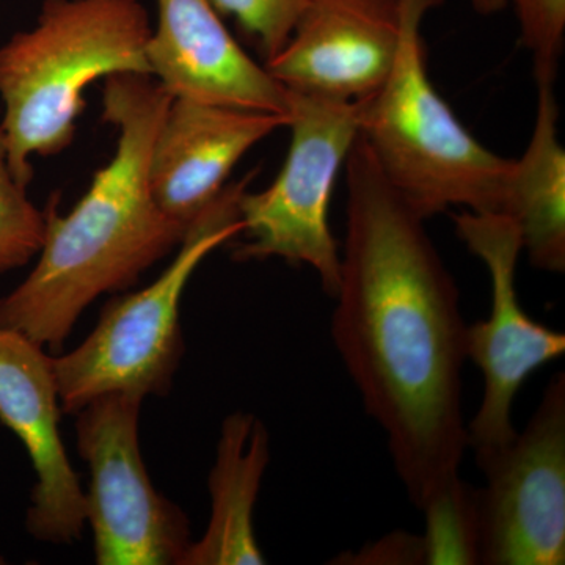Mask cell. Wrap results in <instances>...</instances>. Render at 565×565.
I'll list each match as a JSON object with an SVG mask.
<instances>
[{
	"label": "cell",
	"mask_w": 565,
	"mask_h": 565,
	"mask_svg": "<svg viewBox=\"0 0 565 565\" xmlns=\"http://www.w3.org/2000/svg\"><path fill=\"white\" fill-rule=\"evenodd\" d=\"M470 3L482 17L500 13L509 6L508 0H470Z\"/></svg>",
	"instance_id": "obj_21"
},
{
	"label": "cell",
	"mask_w": 565,
	"mask_h": 565,
	"mask_svg": "<svg viewBox=\"0 0 565 565\" xmlns=\"http://www.w3.org/2000/svg\"><path fill=\"white\" fill-rule=\"evenodd\" d=\"M221 17L232 18L255 41L264 63L291 39L297 22L316 0H210Z\"/></svg>",
	"instance_id": "obj_18"
},
{
	"label": "cell",
	"mask_w": 565,
	"mask_h": 565,
	"mask_svg": "<svg viewBox=\"0 0 565 565\" xmlns=\"http://www.w3.org/2000/svg\"><path fill=\"white\" fill-rule=\"evenodd\" d=\"M156 2L147 58L173 98L288 117V88L241 47L210 0Z\"/></svg>",
	"instance_id": "obj_12"
},
{
	"label": "cell",
	"mask_w": 565,
	"mask_h": 565,
	"mask_svg": "<svg viewBox=\"0 0 565 565\" xmlns=\"http://www.w3.org/2000/svg\"><path fill=\"white\" fill-rule=\"evenodd\" d=\"M348 206L332 338L419 512L460 478L467 329L457 282L423 218L362 136L345 159Z\"/></svg>",
	"instance_id": "obj_1"
},
{
	"label": "cell",
	"mask_w": 565,
	"mask_h": 565,
	"mask_svg": "<svg viewBox=\"0 0 565 565\" xmlns=\"http://www.w3.org/2000/svg\"><path fill=\"white\" fill-rule=\"evenodd\" d=\"M173 96L150 74L104 79L103 120L117 129V148L66 215L54 193L39 262L0 299V327L61 351L88 305L134 285L181 244L185 228L152 196V141Z\"/></svg>",
	"instance_id": "obj_2"
},
{
	"label": "cell",
	"mask_w": 565,
	"mask_h": 565,
	"mask_svg": "<svg viewBox=\"0 0 565 565\" xmlns=\"http://www.w3.org/2000/svg\"><path fill=\"white\" fill-rule=\"evenodd\" d=\"M269 459V434L255 415L236 412L223 422L210 475V525L191 542L181 565L266 564L255 505Z\"/></svg>",
	"instance_id": "obj_14"
},
{
	"label": "cell",
	"mask_w": 565,
	"mask_h": 565,
	"mask_svg": "<svg viewBox=\"0 0 565 565\" xmlns=\"http://www.w3.org/2000/svg\"><path fill=\"white\" fill-rule=\"evenodd\" d=\"M61 414L51 356L0 327V422L20 438L36 475L28 530L58 545L79 539L85 526V492L62 441Z\"/></svg>",
	"instance_id": "obj_10"
},
{
	"label": "cell",
	"mask_w": 565,
	"mask_h": 565,
	"mask_svg": "<svg viewBox=\"0 0 565 565\" xmlns=\"http://www.w3.org/2000/svg\"><path fill=\"white\" fill-rule=\"evenodd\" d=\"M141 397L111 393L77 412V449L90 470L85 523L99 565H181L184 512L152 486L139 445Z\"/></svg>",
	"instance_id": "obj_7"
},
{
	"label": "cell",
	"mask_w": 565,
	"mask_h": 565,
	"mask_svg": "<svg viewBox=\"0 0 565 565\" xmlns=\"http://www.w3.org/2000/svg\"><path fill=\"white\" fill-rule=\"evenodd\" d=\"M452 222L460 241L484 264L492 288L489 318L467 329V359L484 382L481 404L467 422V444L481 456L514 440L516 393L534 371L564 355L565 334L534 321L520 303L515 277L523 239L514 218L463 211Z\"/></svg>",
	"instance_id": "obj_9"
},
{
	"label": "cell",
	"mask_w": 565,
	"mask_h": 565,
	"mask_svg": "<svg viewBox=\"0 0 565 565\" xmlns=\"http://www.w3.org/2000/svg\"><path fill=\"white\" fill-rule=\"evenodd\" d=\"M289 92L288 156L262 192H243L244 241L234 259L280 258L310 266L323 292L334 297L341 252L329 225L334 182L360 132V103Z\"/></svg>",
	"instance_id": "obj_6"
},
{
	"label": "cell",
	"mask_w": 565,
	"mask_h": 565,
	"mask_svg": "<svg viewBox=\"0 0 565 565\" xmlns=\"http://www.w3.org/2000/svg\"><path fill=\"white\" fill-rule=\"evenodd\" d=\"M422 512L427 519L423 537L426 564H478L473 487L459 478Z\"/></svg>",
	"instance_id": "obj_16"
},
{
	"label": "cell",
	"mask_w": 565,
	"mask_h": 565,
	"mask_svg": "<svg viewBox=\"0 0 565 565\" xmlns=\"http://www.w3.org/2000/svg\"><path fill=\"white\" fill-rule=\"evenodd\" d=\"M478 564L565 563V374L553 375L523 433L476 456Z\"/></svg>",
	"instance_id": "obj_8"
},
{
	"label": "cell",
	"mask_w": 565,
	"mask_h": 565,
	"mask_svg": "<svg viewBox=\"0 0 565 565\" xmlns=\"http://www.w3.org/2000/svg\"><path fill=\"white\" fill-rule=\"evenodd\" d=\"M0 563H2V561H0Z\"/></svg>",
	"instance_id": "obj_22"
},
{
	"label": "cell",
	"mask_w": 565,
	"mask_h": 565,
	"mask_svg": "<svg viewBox=\"0 0 565 565\" xmlns=\"http://www.w3.org/2000/svg\"><path fill=\"white\" fill-rule=\"evenodd\" d=\"M250 177L225 185L189 226L180 252L151 285L111 300L84 343L52 359L62 411L77 414L104 394L145 399L169 392L182 355V294L200 264L243 232L239 199Z\"/></svg>",
	"instance_id": "obj_5"
},
{
	"label": "cell",
	"mask_w": 565,
	"mask_h": 565,
	"mask_svg": "<svg viewBox=\"0 0 565 565\" xmlns=\"http://www.w3.org/2000/svg\"><path fill=\"white\" fill-rule=\"evenodd\" d=\"M399 39L397 0H316L264 66L288 90L360 102L388 77Z\"/></svg>",
	"instance_id": "obj_11"
},
{
	"label": "cell",
	"mask_w": 565,
	"mask_h": 565,
	"mask_svg": "<svg viewBox=\"0 0 565 565\" xmlns=\"http://www.w3.org/2000/svg\"><path fill=\"white\" fill-rule=\"evenodd\" d=\"M288 117L173 98L150 156V185L163 214L185 228L228 184L237 162Z\"/></svg>",
	"instance_id": "obj_13"
},
{
	"label": "cell",
	"mask_w": 565,
	"mask_h": 565,
	"mask_svg": "<svg viewBox=\"0 0 565 565\" xmlns=\"http://www.w3.org/2000/svg\"><path fill=\"white\" fill-rule=\"evenodd\" d=\"M363 553L356 557L367 559L366 564H426L423 537L415 535H390Z\"/></svg>",
	"instance_id": "obj_20"
},
{
	"label": "cell",
	"mask_w": 565,
	"mask_h": 565,
	"mask_svg": "<svg viewBox=\"0 0 565 565\" xmlns=\"http://www.w3.org/2000/svg\"><path fill=\"white\" fill-rule=\"evenodd\" d=\"M401 39L382 87L360 99V136L390 184L423 218L463 207L503 214L515 159L468 132L427 74L423 22L445 0H397Z\"/></svg>",
	"instance_id": "obj_4"
},
{
	"label": "cell",
	"mask_w": 565,
	"mask_h": 565,
	"mask_svg": "<svg viewBox=\"0 0 565 565\" xmlns=\"http://www.w3.org/2000/svg\"><path fill=\"white\" fill-rule=\"evenodd\" d=\"M148 11L140 0H44L35 25L0 47V122L11 172L33 180V156L73 143L84 93L111 74H150Z\"/></svg>",
	"instance_id": "obj_3"
},
{
	"label": "cell",
	"mask_w": 565,
	"mask_h": 565,
	"mask_svg": "<svg viewBox=\"0 0 565 565\" xmlns=\"http://www.w3.org/2000/svg\"><path fill=\"white\" fill-rule=\"evenodd\" d=\"M519 21L520 41L533 58L535 84H555L565 46V0H508Z\"/></svg>",
	"instance_id": "obj_19"
},
{
	"label": "cell",
	"mask_w": 565,
	"mask_h": 565,
	"mask_svg": "<svg viewBox=\"0 0 565 565\" xmlns=\"http://www.w3.org/2000/svg\"><path fill=\"white\" fill-rule=\"evenodd\" d=\"M503 214L519 225L531 266L544 273H564L565 150L552 82H537L533 132L522 158L515 159Z\"/></svg>",
	"instance_id": "obj_15"
},
{
	"label": "cell",
	"mask_w": 565,
	"mask_h": 565,
	"mask_svg": "<svg viewBox=\"0 0 565 565\" xmlns=\"http://www.w3.org/2000/svg\"><path fill=\"white\" fill-rule=\"evenodd\" d=\"M46 236V211L29 199L28 185L17 180L0 129V274L25 266L39 256Z\"/></svg>",
	"instance_id": "obj_17"
}]
</instances>
